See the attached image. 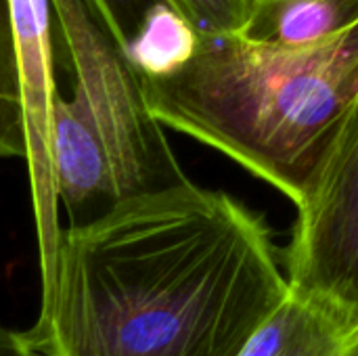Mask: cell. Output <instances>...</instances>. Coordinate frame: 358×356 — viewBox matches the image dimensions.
Here are the masks:
<instances>
[{"mask_svg":"<svg viewBox=\"0 0 358 356\" xmlns=\"http://www.w3.org/2000/svg\"><path fill=\"white\" fill-rule=\"evenodd\" d=\"M287 294L266 222L189 183L59 233L27 338L42 356H239Z\"/></svg>","mask_w":358,"mask_h":356,"instance_id":"6da1fadb","label":"cell"},{"mask_svg":"<svg viewBox=\"0 0 358 356\" xmlns=\"http://www.w3.org/2000/svg\"><path fill=\"white\" fill-rule=\"evenodd\" d=\"M141 80L162 126L220 151L298 206L357 101L358 27L302 50L241 34L199 36L182 67Z\"/></svg>","mask_w":358,"mask_h":356,"instance_id":"7a4b0ae2","label":"cell"},{"mask_svg":"<svg viewBox=\"0 0 358 356\" xmlns=\"http://www.w3.org/2000/svg\"><path fill=\"white\" fill-rule=\"evenodd\" d=\"M52 13L76 76L71 101L107 153L122 204L193 183L149 109L138 71L92 2L52 0Z\"/></svg>","mask_w":358,"mask_h":356,"instance_id":"3957f363","label":"cell"},{"mask_svg":"<svg viewBox=\"0 0 358 356\" xmlns=\"http://www.w3.org/2000/svg\"><path fill=\"white\" fill-rule=\"evenodd\" d=\"M285 252L289 290L358 327V97L323 151Z\"/></svg>","mask_w":358,"mask_h":356,"instance_id":"277c9868","label":"cell"},{"mask_svg":"<svg viewBox=\"0 0 358 356\" xmlns=\"http://www.w3.org/2000/svg\"><path fill=\"white\" fill-rule=\"evenodd\" d=\"M355 329L329 304L289 290L239 356H346Z\"/></svg>","mask_w":358,"mask_h":356,"instance_id":"5b68a950","label":"cell"},{"mask_svg":"<svg viewBox=\"0 0 358 356\" xmlns=\"http://www.w3.org/2000/svg\"><path fill=\"white\" fill-rule=\"evenodd\" d=\"M358 27V0H254L241 31L252 42L302 50Z\"/></svg>","mask_w":358,"mask_h":356,"instance_id":"8992f818","label":"cell"},{"mask_svg":"<svg viewBox=\"0 0 358 356\" xmlns=\"http://www.w3.org/2000/svg\"><path fill=\"white\" fill-rule=\"evenodd\" d=\"M199 34L170 4H162L128 46L126 55L141 78H159L182 67L197 48Z\"/></svg>","mask_w":358,"mask_h":356,"instance_id":"52a82bcc","label":"cell"},{"mask_svg":"<svg viewBox=\"0 0 358 356\" xmlns=\"http://www.w3.org/2000/svg\"><path fill=\"white\" fill-rule=\"evenodd\" d=\"M199 36L241 34L254 0H168Z\"/></svg>","mask_w":358,"mask_h":356,"instance_id":"ba28073f","label":"cell"},{"mask_svg":"<svg viewBox=\"0 0 358 356\" xmlns=\"http://www.w3.org/2000/svg\"><path fill=\"white\" fill-rule=\"evenodd\" d=\"M90 2L124 50H128V46L136 40L149 17L162 4H170L168 0H90Z\"/></svg>","mask_w":358,"mask_h":356,"instance_id":"9c48e42d","label":"cell"},{"mask_svg":"<svg viewBox=\"0 0 358 356\" xmlns=\"http://www.w3.org/2000/svg\"><path fill=\"white\" fill-rule=\"evenodd\" d=\"M0 356H38L27 334L0 327Z\"/></svg>","mask_w":358,"mask_h":356,"instance_id":"30bf717a","label":"cell"},{"mask_svg":"<svg viewBox=\"0 0 358 356\" xmlns=\"http://www.w3.org/2000/svg\"><path fill=\"white\" fill-rule=\"evenodd\" d=\"M346 356H358V327L355 329L352 338H350V346H348V353Z\"/></svg>","mask_w":358,"mask_h":356,"instance_id":"8fae6325","label":"cell"}]
</instances>
